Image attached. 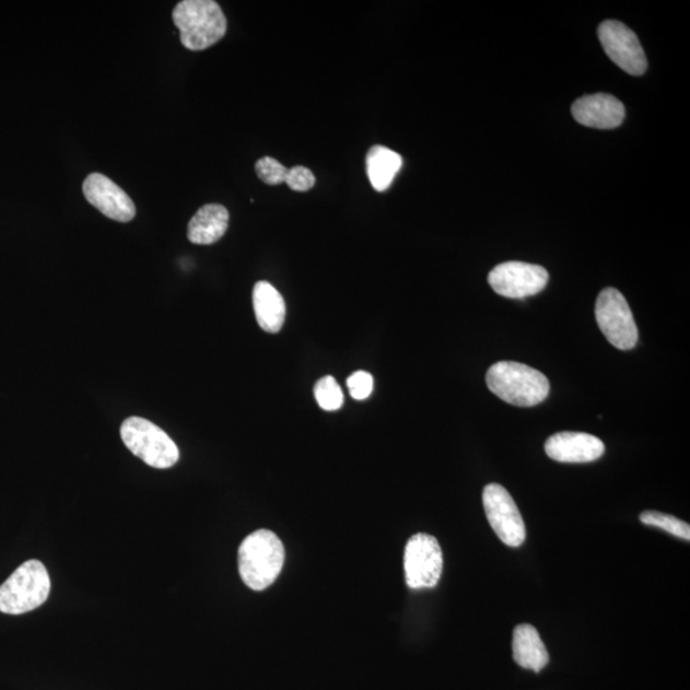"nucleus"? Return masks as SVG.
Returning a JSON list of instances; mask_svg holds the SVG:
<instances>
[{
    "mask_svg": "<svg viewBox=\"0 0 690 690\" xmlns=\"http://www.w3.org/2000/svg\"><path fill=\"white\" fill-rule=\"evenodd\" d=\"M230 225V212L223 204H204L189 220L187 237L195 245L208 246L222 238Z\"/></svg>",
    "mask_w": 690,
    "mask_h": 690,
    "instance_id": "14",
    "label": "nucleus"
},
{
    "mask_svg": "<svg viewBox=\"0 0 690 690\" xmlns=\"http://www.w3.org/2000/svg\"><path fill=\"white\" fill-rule=\"evenodd\" d=\"M545 452L561 464H589L603 457L605 444L585 432L564 431L546 440Z\"/></svg>",
    "mask_w": 690,
    "mask_h": 690,
    "instance_id": "12",
    "label": "nucleus"
},
{
    "mask_svg": "<svg viewBox=\"0 0 690 690\" xmlns=\"http://www.w3.org/2000/svg\"><path fill=\"white\" fill-rule=\"evenodd\" d=\"M257 324L264 331L271 334L282 330L286 307L282 294L268 282H257L253 293Z\"/></svg>",
    "mask_w": 690,
    "mask_h": 690,
    "instance_id": "15",
    "label": "nucleus"
},
{
    "mask_svg": "<svg viewBox=\"0 0 690 690\" xmlns=\"http://www.w3.org/2000/svg\"><path fill=\"white\" fill-rule=\"evenodd\" d=\"M285 551L282 541L269 529L247 536L238 550L242 581L254 590L267 589L282 572Z\"/></svg>",
    "mask_w": 690,
    "mask_h": 690,
    "instance_id": "1",
    "label": "nucleus"
},
{
    "mask_svg": "<svg viewBox=\"0 0 690 690\" xmlns=\"http://www.w3.org/2000/svg\"><path fill=\"white\" fill-rule=\"evenodd\" d=\"M314 393L318 406H320L324 411H338L344 404L343 390H341L336 378L332 376L320 378L315 385Z\"/></svg>",
    "mask_w": 690,
    "mask_h": 690,
    "instance_id": "18",
    "label": "nucleus"
},
{
    "mask_svg": "<svg viewBox=\"0 0 690 690\" xmlns=\"http://www.w3.org/2000/svg\"><path fill=\"white\" fill-rule=\"evenodd\" d=\"M488 388L496 397L515 407H535L550 393L549 378L523 363L503 361L492 365L487 374Z\"/></svg>",
    "mask_w": 690,
    "mask_h": 690,
    "instance_id": "2",
    "label": "nucleus"
},
{
    "mask_svg": "<svg viewBox=\"0 0 690 690\" xmlns=\"http://www.w3.org/2000/svg\"><path fill=\"white\" fill-rule=\"evenodd\" d=\"M405 571L409 588H432L437 585L443 573V551L434 536L417 534L409 538Z\"/></svg>",
    "mask_w": 690,
    "mask_h": 690,
    "instance_id": "7",
    "label": "nucleus"
},
{
    "mask_svg": "<svg viewBox=\"0 0 690 690\" xmlns=\"http://www.w3.org/2000/svg\"><path fill=\"white\" fill-rule=\"evenodd\" d=\"M549 272L540 265L507 261L498 265L489 274V284L506 299L521 300L545 290Z\"/></svg>",
    "mask_w": 690,
    "mask_h": 690,
    "instance_id": "9",
    "label": "nucleus"
},
{
    "mask_svg": "<svg viewBox=\"0 0 690 690\" xmlns=\"http://www.w3.org/2000/svg\"><path fill=\"white\" fill-rule=\"evenodd\" d=\"M401 165H404V159L396 151L381 145L371 148L366 157L371 185L378 192L386 191L397 177Z\"/></svg>",
    "mask_w": 690,
    "mask_h": 690,
    "instance_id": "17",
    "label": "nucleus"
},
{
    "mask_svg": "<svg viewBox=\"0 0 690 690\" xmlns=\"http://www.w3.org/2000/svg\"><path fill=\"white\" fill-rule=\"evenodd\" d=\"M50 577L39 560H28L0 586V612L9 616L33 611L48 600Z\"/></svg>",
    "mask_w": 690,
    "mask_h": 690,
    "instance_id": "4",
    "label": "nucleus"
},
{
    "mask_svg": "<svg viewBox=\"0 0 690 690\" xmlns=\"http://www.w3.org/2000/svg\"><path fill=\"white\" fill-rule=\"evenodd\" d=\"M640 519L643 525L662 528L666 530V533L681 538V540H690V527L688 523L675 518L673 515L647 511L641 514Z\"/></svg>",
    "mask_w": 690,
    "mask_h": 690,
    "instance_id": "19",
    "label": "nucleus"
},
{
    "mask_svg": "<svg viewBox=\"0 0 690 690\" xmlns=\"http://www.w3.org/2000/svg\"><path fill=\"white\" fill-rule=\"evenodd\" d=\"M598 39H600L606 55L621 70L632 75H641L647 71L646 55H644L639 37L621 22H603L598 27Z\"/></svg>",
    "mask_w": 690,
    "mask_h": 690,
    "instance_id": "10",
    "label": "nucleus"
},
{
    "mask_svg": "<svg viewBox=\"0 0 690 690\" xmlns=\"http://www.w3.org/2000/svg\"><path fill=\"white\" fill-rule=\"evenodd\" d=\"M572 114L582 126L611 130L623 124L625 108L616 96L595 94L580 97L572 106Z\"/></svg>",
    "mask_w": 690,
    "mask_h": 690,
    "instance_id": "13",
    "label": "nucleus"
},
{
    "mask_svg": "<svg viewBox=\"0 0 690 690\" xmlns=\"http://www.w3.org/2000/svg\"><path fill=\"white\" fill-rule=\"evenodd\" d=\"M257 176L264 182V184L270 186H277L284 184L288 169L282 163H279L277 159L265 156L261 157L255 166Z\"/></svg>",
    "mask_w": 690,
    "mask_h": 690,
    "instance_id": "20",
    "label": "nucleus"
},
{
    "mask_svg": "<svg viewBox=\"0 0 690 690\" xmlns=\"http://www.w3.org/2000/svg\"><path fill=\"white\" fill-rule=\"evenodd\" d=\"M125 445L150 467L171 468L179 459L176 443L161 428L141 417H130L120 428Z\"/></svg>",
    "mask_w": 690,
    "mask_h": 690,
    "instance_id": "5",
    "label": "nucleus"
},
{
    "mask_svg": "<svg viewBox=\"0 0 690 690\" xmlns=\"http://www.w3.org/2000/svg\"><path fill=\"white\" fill-rule=\"evenodd\" d=\"M285 184L293 191L306 192L315 186L316 178L306 166H294V168L288 169Z\"/></svg>",
    "mask_w": 690,
    "mask_h": 690,
    "instance_id": "22",
    "label": "nucleus"
},
{
    "mask_svg": "<svg viewBox=\"0 0 690 690\" xmlns=\"http://www.w3.org/2000/svg\"><path fill=\"white\" fill-rule=\"evenodd\" d=\"M174 25L179 30L180 43L188 50H204L222 40L227 22L214 0H184L173 11Z\"/></svg>",
    "mask_w": 690,
    "mask_h": 690,
    "instance_id": "3",
    "label": "nucleus"
},
{
    "mask_svg": "<svg viewBox=\"0 0 690 690\" xmlns=\"http://www.w3.org/2000/svg\"><path fill=\"white\" fill-rule=\"evenodd\" d=\"M83 195L98 211L116 222L128 223L136 217L131 197L101 173H93L83 182Z\"/></svg>",
    "mask_w": 690,
    "mask_h": 690,
    "instance_id": "11",
    "label": "nucleus"
},
{
    "mask_svg": "<svg viewBox=\"0 0 690 690\" xmlns=\"http://www.w3.org/2000/svg\"><path fill=\"white\" fill-rule=\"evenodd\" d=\"M596 321L606 339L621 351H629L639 341V329L623 294L606 288L596 302Z\"/></svg>",
    "mask_w": 690,
    "mask_h": 690,
    "instance_id": "6",
    "label": "nucleus"
},
{
    "mask_svg": "<svg viewBox=\"0 0 690 690\" xmlns=\"http://www.w3.org/2000/svg\"><path fill=\"white\" fill-rule=\"evenodd\" d=\"M484 513L492 529L505 545L519 548L526 540V526L514 499L502 484L490 483L482 494Z\"/></svg>",
    "mask_w": 690,
    "mask_h": 690,
    "instance_id": "8",
    "label": "nucleus"
},
{
    "mask_svg": "<svg viewBox=\"0 0 690 690\" xmlns=\"http://www.w3.org/2000/svg\"><path fill=\"white\" fill-rule=\"evenodd\" d=\"M513 657L523 669L540 673L549 664V652L530 624L515 627L513 633Z\"/></svg>",
    "mask_w": 690,
    "mask_h": 690,
    "instance_id": "16",
    "label": "nucleus"
},
{
    "mask_svg": "<svg viewBox=\"0 0 690 690\" xmlns=\"http://www.w3.org/2000/svg\"><path fill=\"white\" fill-rule=\"evenodd\" d=\"M348 389L355 400H365L374 391V377L366 371H358L348 378Z\"/></svg>",
    "mask_w": 690,
    "mask_h": 690,
    "instance_id": "21",
    "label": "nucleus"
}]
</instances>
